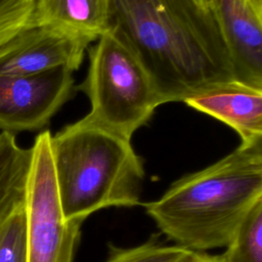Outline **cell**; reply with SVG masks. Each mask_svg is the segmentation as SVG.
<instances>
[{
  "mask_svg": "<svg viewBox=\"0 0 262 262\" xmlns=\"http://www.w3.org/2000/svg\"><path fill=\"white\" fill-rule=\"evenodd\" d=\"M31 147L18 144L13 133L0 132V226L24 203Z\"/></svg>",
  "mask_w": 262,
  "mask_h": 262,
  "instance_id": "8fae6325",
  "label": "cell"
},
{
  "mask_svg": "<svg viewBox=\"0 0 262 262\" xmlns=\"http://www.w3.org/2000/svg\"><path fill=\"white\" fill-rule=\"evenodd\" d=\"M234 79L262 88V15L247 0H210Z\"/></svg>",
  "mask_w": 262,
  "mask_h": 262,
  "instance_id": "ba28073f",
  "label": "cell"
},
{
  "mask_svg": "<svg viewBox=\"0 0 262 262\" xmlns=\"http://www.w3.org/2000/svg\"><path fill=\"white\" fill-rule=\"evenodd\" d=\"M225 248L222 262H262V200L252 207Z\"/></svg>",
  "mask_w": 262,
  "mask_h": 262,
  "instance_id": "7c38bea8",
  "label": "cell"
},
{
  "mask_svg": "<svg viewBox=\"0 0 262 262\" xmlns=\"http://www.w3.org/2000/svg\"><path fill=\"white\" fill-rule=\"evenodd\" d=\"M51 150L66 219L140 204L144 168L131 140L83 117L51 136Z\"/></svg>",
  "mask_w": 262,
  "mask_h": 262,
  "instance_id": "3957f363",
  "label": "cell"
},
{
  "mask_svg": "<svg viewBox=\"0 0 262 262\" xmlns=\"http://www.w3.org/2000/svg\"><path fill=\"white\" fill-rule=\"evenodd\" d=\"M262 200V141L239 144L216 163L176 180L146 214L176 246L195 253L225 248Z\"/></svg>",
  "mask_w": 262,
  "mask_h": 262,
  "instance_id": "7a4b0ae2",
  "label": "cell"
},
{
  "mask_svg": "<svg viewBox=\"0 0 262 262\" xmlns=\"http://www.w3.org/2000/svg\"><path fill=\"white\" fill-rule=\"evenodd\" d=\"M188 262H222L220 256H210L208 254L195 253L192 259Z\"/></svg>",
  "mask_w": 262,
  "mask_h": 262,
  "instance_id": "2e32d148",
  "label": "cell"
},
{
  "mask_svg": "<svg viewBox=\"0 0 262 262\" xmlns=\"http://www.w3.org/2000/svg\"><path fill=\"white\" fill-rule=\"evenodd\" d=\"M105 262H188L195 252L179 246H162L155 238L128 249L110 247Z\"/></svg>",
  "mask_w": 262,
  "mask_h": 262,
  "instance_id": "4fadbf2b",
  "label": "cell"
},
{
  "mask_svg": "<svg viewBox=\"0 0 262 262\" xmlns=\"http://www.w3.org/2000/svg\"><path fill=\"white\" fill-rule=\"evenodd\" d=\"M0 262H27L24 203L0 226Z\"/></svg>",
  "mask_w": 262,
  "mask_h": 262,
  "instance_id": "5bb4252c",
  "label": "cell"
},
{
  "mask_svg": "<svg viewBox=\"0 0 262 262\" xmlns=\"http://www.w3.org/2000/svg\"><path fill=\"white\" fill-rule=\"evenodd\" d=\"M35 0H0V55L20 31L29 27Z\"/></svg>",
  "mask_w": 262,
  "mask_h": 262,
  "instance_id": "9a60e30c",
  "label": "cell"
},
{
  "mask_svg": "<svg viewBox=\"0 0 262 262\" xmlns=\"http://www.w3.org/2000/svg\"><path fill=\"white\" fill-rule=\"evenodd\" d=\"M49 130L31 146L24 212L27 262H74L82 221L64 218L57 193Z\"/></svg>",
  "mask_w": 262,
  "mask_h": 262,
  "instance_id": "5b68a950",
  "label": "cell"
},
{
  "mask_svg": "<svg viewBox=\"0 0 262 262\" xmlns=\"http://www.w3.org/2000/svg\"><path fill=\"white\" fill-rule=\"evenodd\" d=\"M96 39L56 26H29L0 55V76H28L57 68L79 69L88 46Z\"/></svg>",
  "mask_w": 262,
  "mask_h": 262,
  "instance_id": "52a82bcc",
  "label": "cell"
},
{
  "mask_svg": "<svg viewBox=\"0 0 262 262\" xmlns=\"http://www.w3.org/2000/svg\"><path fill=\"white\" fill-rule=\"evenodd\" d=\"M73 90V71L67 68L28 76H0L1 131L42 129L72 97Z\"/></svg>",
  "mask_w": 262,
  "mask_h": 262,
  "instance_id": "8992f818",
  "label": "cell"
},
{
  "mask_svg": "<svg viewBox=\"0 0 262 262\" xmlns=\"http://www.w3.org/2000/svg\"><path fill=\"white\" fill-rule=\"evenodd\" d=\"M44 25L97 40L108 29V0H35L29 26Z\"/></svg>",
  "mask_w": 262,
  "mask_h": 262,
  "instance_id": "30bf717a",
  "label": "cell"
},
{
  "mask_svg": "<svg viewBox=\"0 0 262 262\" xmlns=\"http://www.w3.org/2000/svg\"><path fill=\"white\" fill-rule=\"evenodd\" d=\"M137 56L165 102L235 80L211 11L195 0H108V29Z\"/></svg>",
  "mask_w": 262,
  "mask_h": 262,
  "instance_id": "6da1fadb",
  "label": "cell"
},
{
  "mask_svg": "<svg viewBox=\"0 0 262 262\" xmlns=\"http://www.w3.org/2000/svg\"><path fill=\"white\" fill-rule=\"evenodd\" d=\"M183 102L229 126L241 144L262 141V88L230 80L204 88Z\"/></svg>",
  "mask_w": 262,
  "mask_h": 262,
  "instance_id": "9c48e42d",
  "label": "cell"
},
{
  "mask_svg": "<svg viewBox=\"0 0 262 262\" xmlns=\"http://www.w3.org/2000/svg\"><path fill=\"white\" fill-rule=\"evenodd\" d=\"M201 6L210 9V0H195Z\"/></svg>",
  "mask_w": 262,
  "mask_h": 262,
  "instance_id": "ac0fdd59",
  "label": "cell"
},
{
  "mask_svg": "<svg viewBox=\"0 0 262 262\" xmlns=\"http://www.w3.org/2000/svg\"><path fill=\"white\" fill-rule=\"evenodd\" d=\"M250 5L255 9V11L262 15V0H247Z\"/></svg>",
  "mask_w": 262,
  "mask_h": 262,
  "instance_id": "e0dca14e",
  "label": "cell"
},
{
  "mask_svg": "<svg viewBox=\"0 0 262 262\" xmlns=\"http://www.w3.org/2000/svg\"><path fill=\"white\" fill-rule=\"evenodd\" d=\"M89 50L85 80L77 86L89 98V121L131 140L156 108L166 103L137 56L111 31Z\"/></svg>",
  "mask_w": 262,
  "mask_h": 262,
  "instance_id": "277c9868",
  "label": "cell"
}]
</instances>
